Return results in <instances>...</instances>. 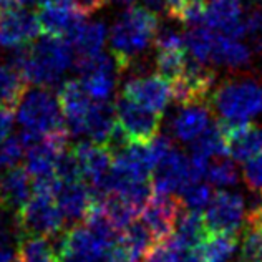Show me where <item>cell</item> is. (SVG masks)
<instances>
[{
  "label": "cell",
  "instance_id": "obj_32",
  "mask_svg": "<svg viewBox=\"0 0 262 262\" xmlns=\"http://www.w3.org/2000/svg\"><path fill=\"white\" fill-rule=\"evenodd\" d=\"M189 251L191 249H186L171 236L166 239L156 241L143 256L141 262H181Z\"/></svg>",
  "mask_w": 262,
  "mask_h": 262
},
{
  "label": "cell",
  "instance_id": "obj_46",
  "mask_svg": "<svg viewBox=\"0 0 262 262\" xmlns=\"http://www.w3.org/2000/svg\"><path fill=\"white\" fill-rule=\"evenodd\" d=\"M13 4L15 5H20V7H27V9H29V7H32V5H37V4H40L42 2V0H12Z\"/></svg>",
  "mask_w": 262,
  "mask_h": 262
},
{
  "label": "cell",
  "instance_id": "obj_29",
  "mask_svg": "<svg viewBox=\"0 0 262 262\" xmlns=\"http://www.w3.org/2000/svg\"><path fill=\"white\" fill-rule=\"evenodd\" d=\"M216 32L211 30L209 27H196L191 29L188 33H184V43L186 53L191 58H194L201 63H211V53L212 45H214Z\"/></svg>",
  "mask_w": 262,
  "mask_h": 262
},
{
  "label": "cell",
  "instance_id": "obj_37",
  "mask_svg": "<svg viewBox=\"0 0 262 262\" xmlns=\"http://www.w3.org/2000/svg\"><path fill=\"white\" fill-rule=\"evenodd\" d=\"M246 38L251 42V47L256 52H262V9L252 7L244 17Z\"/></svg>",
  "mask_w": 262,
  "mask_h": 262
},
{
  "label": "cell",
  "instance_id": "obj_7",
  "mask_svg": "<svg viewBox=\"0 0 262 262\" xmlns=\"http://www.w3.org/2000/svg\"><path fill=\"white\" fill-rule=\"evenodd\" d=\"M214 70L188 55L183 73L174 81H171L173 100L181 106L204 103L214 86Z\"/></svg>",
  "mask_w": 262,
  "mask_h": 262
},
{
  "label": "cell",
  "instance_id": "obj_21",
  "mask_svg": "<svg viewBox=\"0 0 262 262\" xmlns=\"http://www.w3.org/2000/svg\"><path fill=\"white\" fill-rule=\"evenodd\" d=\"M116 128V112L110 101H93L86 118L85 135L96 144L105 146Z\"/></svg>",
  "mask_w": 262,
  "mask_h": 262
},
{
  "label": "cell",
  "instance_id": "obj_38",
  "mask_svg": "<svg viewBox=\"0 0 262 262\" xmlns=\"http://www.w3.org/2000/svg\"><path fill=\"white\" fill-rule=\"evenodd\" d=\"M243 178L251 191L262 192V153L244 163Z\"/></svg>",
  "mask_w": 262,
  "mask_h": 262
},
{
  "label": "cell",
  "instance_id": "obj_6",
  "mask_svg": "<svg viewBox=\"0 0 262 262\" xmlns=\"http://www.w3.org/2000/svg\"><path fill=\"white\" fill-rule=\"evenodd\" d=\"M75 65L88 95L96 101H110L118 83V73L121 72L115 57L100 52L77 58Z\"/></svg>",
  "mask_w": 262,
  "mask_h": 262
},
{
  "label": "cell",
  "instance_id": "obj_11",
  "mask_svg": "<svg viewBox=\"0 0 262 262\" xmlns=\"http://www.w3.org/2000/svg\"><path fill=\"white\" fill-rule=\"evenodd\" d=\"M40 24L37 15L15 4L0 9V47L15 48L29 45L38 38Z\"/></svg>",
  "mask_w": 262,
  "mask_h": 262
},
{
  "label": "cell",
  "instance_id": "obj_16",
  "mask_svg": "<svg viewBox=\"0 0 262 262\" xmlns=\"http://www.w3.org/2000/svg\"><path fill=\"white\" fill-rule=\"evenodd\" d=\"M37 18L40 29H42L45 35L68 38L75 32V29L85 20V15L78 9L40 4Z\"/></svg>",
  "mask_w": 262,
  "mask_h": 262
},
{
  "label": "cell",
  "instance_id": "obj_44",
  "mask_svg": "<svg viewBox=\"0 0 262 262\" xmlns=\"http://www.w3.org/2000/svg\"><path fill=\"white\" fill-rule=\"evenodd\" d=\"M141 2H143V7H144V9H148L149 12L156 13L158 17H160L163 12H166V9H164V2H163V0H141Z\"/></svg>",
  "mask_w": 262,
  "mask_h": 262
},
{
  "label": "cell",
  "instance_id": "obj_34",
  "mask_svg": "<svg viewBox=\"0 0 262 262\" xmlns=\"http://www.w3.org/2000/svg\"><path fill=\"white\" fill-rule=\"evenodd\" d=\"M206 178L208 183L217 188H227V186H234L239 181V171L234 161L227 160V158H217V161L208 166L206 171Z\"/></svg>",
  "mask_w": 262,
  "mask_h": 262
},
{
  "label": "cell",
  "instance_id": "obj_9",
  "mask_svg": "<svg viewBox=\"0 0 262 262\" xmlns=\"http://www.w3.org/2000/svg\"><path fill=\"white\" fill-rule=\"evenodd\" d=\"M108 251L110 247L85 224H75L61 234L55 252L58 262H101Z\"/></svg>",
  "mask_w": 262,
  "mask_h": 262
},
{
  "label": "cell",
  "instance_id": "obj_24",
  "mask_svg": "<svg viewBox=\"0 0 262 262\" xmlns=\"http://www.w3.org/2000/svg\"><path fill=\"white\" fill-rule=\"evenodd\" d=\"M208 226H206L204 216L198 211H186L179 216L173 237L186 249L194 251L208 236Z\"/></svg>",
  "mask_w": 262,
  "mask_h": 262
},
{
  "label": "cell",
  "instance_id": "obj_42",
  "mask_svg": "<svg viewBox=\"0 0 262 262\" xmlns=\"http://www.w3.org/2000/svg\"><path fill=\"white\" fill-rule=\"evenodd\" d=\"M18 256L17 247L13 246L10 237L0 241V262H15Z\"/></svg>",
  "mask_w": 262,
  "mask_h": 262
},
{
  "label": "cell",
  "instance_id": "obj_13",
  "mask_svg": "<svg viewBox=\"0 0 262 262\" xmlns=\"http://www.w3.org/2000/svg\"><path fill=\"white\" fill-rule=\"evenodd\" d=\"M123 96L161 115L173 100L171 83L161 75H138L129 78L123 86Z\"/></svg>",
  "mask_w": 262,
  "mask_h": 262
},
{
  "label": "cell",
  "instance_id": "obj_25",
  "mask_svg": "<svg viewBox=\"0 0 262 262\" xmlns=\"http://www.w3.org/2000/svg\"><path fill=\"white\" fill-rule=\"evenodd\" d=\"M229 155V144L219 125H209L203 135L192 141L191 156L203 161H211L212 158H224Z\"/></svg>",
  "mask_w": 262,
  "mask_h": 262
},
{
  "label": "cell",
  "instance_id": "obj_20",
  "mask_svg": "<svg viewBox=\"0 0 262 262\" xmlns=\"http://www.w3.org/2000/svg\"><path fill=\"white\" fill-rule=\"evenodd\" d=\"M106 37L108 32L103 22H86V20H83L67 40L70 42L73 52L77 53V58H80L100 53L105 47Z\"/></svg>",
  "mask_w": 262,
  "mask_h": 262
},
{
  "label": "cell",
  "instance_id": "obj_26",
  "mask_svg": "<svg viewBox=\"0 0 262 262\" xmlns=\"http://www.w3.org/2000/svg\"><path fill=\"white\" fill-rule=\"evenodd\" d=\"M239 262H262V219L257 208L246 216Z\"/></svg>",
  "mask_w": 262,
  "mask_h": 262
},
{
  "label": "cell",
  "instance_id": "obj_27",
  "mask_svg": "<svg viewBox=\"0 0 262 262\" xmlns=\"http://www.w3.org/2000/svg\"><path fill=\"white\" fill-rule=\"evenodd\" d=\"M227 144H229V155L232 160L246 163L247 160L262 153V128L254 126L251 123L236 136H232Z\"/></svg>",
  "mask_w": 262,
  "mask_h": 262
},
{
  "label": "cell",
  "instance_id": "obj_23",
  "mask_svg": "<svg viewBox=\"0 0 262 262\" xmlns=\"http://www.w3.org/2000/svg\"><path fill=\"white\" fill-rule=\"evenodd\" d=\"M237 249L236 234L208 232V236L198 246L199 262H231Z\"/></svg>",
  "mask_w": 262,
  "mask_h": 262
},
{
  "label": "cell",
  "instance_id": "obj_47",
  "mask_svg": "<svg viewBox=\"0 0 262 262\" xmlns=\"http://www.w3.org/2000/svg\"><path fill=\"white\" fill-rule=\"evenodd\" d=\"M0 208H2V206H0ZM5 237H9V232H7V229H5V223H4L2 209H0V241L5 239Z\"/></svg>",
  "mask_w": 262,
  "mask_h": 262
},
{
  "label": "cell",
  "instance_id": "obj_2",
  "mask_svg": "<svg viewBox=\"0 0 262 262\" xmlns=\"http://www.w3.org/2000/svg\"><path fill=\"white\" fill-rule=\"evenodd\" d=\"M158 29V15L143 5L129 7L115 20L110 30V45L121 72L129 68L151 43H155Z\"/></svg>",
  "mask_w": 262,
  "mask_h": 262
},
{
  "label": "cell",
  "instance_id": "obj_28",
  "mask_svg": "<svg viewBox=\"0 0 262 262\" xmlns=\"http://www.w3.org/2000/svg\"><path fill=\"white\" fill-rule=\"evenodd\" d=\"M27 92V80L10 63L0 65V106L17 108Z\"/></svg>",
  "mask_w": 262,
  "mask_h": 262
},
{
  "label": "cell",
  "instance_id": "obj_49",
  "mask_svg": "<svg viewBox=\"0 0 262 262\" xmlns=\"http://www.w3.org/2000/svg\"><path fill=\"white\" fill-rule=\"evenodd\" d=\"M116 4L121 5V7H126V9H129V7H135V4L138 2V0H115Z\"/></svg>",
  "mask_w": 262,
  "mask_h": 262
},
{
  "label": "cell",
  "instance_id": "obj_18",
  "mask_svg": "<svg viewBox=\"0 0 262 262\" xmlns=\"http://www.w3.org/2000/svg\"><path fill=\"white\" fill-rule=\"evenodd\" d=\"M33 194V181L25 168L15 166L7 171L0 181V206L4 209L18 212L30 201Z\"/></svg>",
  "mask_w": 262,
  "mask_h": 262
},
{
  "label": "cell",
  "instance_id": "obj_30",
  "mask_svg": "<svg viewBox=\"0 0 262 262\" xmlns=\"http://www.w3.org/2000/svg\"><path fill=\"white\" fill-rule=\"evenodd\" d=\"M101 206H103V209H105L108 219L112 221L113 226L120 232H123L128 226L133 224L136 216L140 214V211H138L128 199H125L120 194H113V192L103 199Z\"/></svg>",
  "mask_w": 262,
  "mask_h": 262
},
{
  "label": "cell",
  "instance_id": "obj_50",
  "mask_svg": "<svg viewBox=\"0 0 262 262\" xmlns=\"http://www.w3.org/2000/svg\"><path fill=\"white\" fill-rule=\"evenodd\" d=\"M257 208V211H259V216H260V219H262V198H260V203H259V206H256Z\"/></svg>",
  "mask_w": 262,
  "mask_h": 262
},
{
  "label": "cell",
  "instance_id": "obj_22",
  "mask_svg": "<svg viewBox=\"0 0 262 262\" xmlns=\"http://www.w3.org/2000/svg\"><path fill=\"white\" fill-rule=\"evenodd\" d=\"M251 61L249 47L241 43L239 38H231L227 35L216 32L214 45H212L211 63L227 67V68H241Z\"/></svg>",
  "mask_w": 262,
  "mask_h": 262
},
{
  "label": "cell",
  "instance_id": "obj_17",
  "mask_svg": "<svg viewBox=\"0 0 262 262\" xmlns=\"http://www.w3.org/2000/svg\"><path fill=\"white\" fill-rule=\"evenodd\" d=\"M55 199L68 223H78V221L85 219L90 206L93 203L92 191L85 181H60L55 189Z\"/></svg>",
  "mask_w": 262,
  "mask_h": 262
},
{
  "label": "cell",
  "instance_id": "obj_10",
  "mask_svg": "<svg viewBox=\"0 0 262 262\" xmlns=\"http://www.w3.org/2000/svg\"><path fill=\"white\" fill-rule=\"evenodd\" d=\"M116 121L133 143H148L158 136L161 126V113L148 110L138 103L120 96L115 105Z\"/></svg>",
  "mask_w": 262,
  "mask_h": 262
},
{
  "label": "cell",
  "instance_id": "obj_1",
  "mask_svg": "<svg viewBox=\"0 0 262 262\" xmlns=\"http://www.w3.org/2000/svg\"><path fill=\"white\" fill-rule=\"evenodd\" d=\"M73 48L67 38L45 35L38 42L15 47L9 63L35 86L50 88L73 65Z\"/></svg>",
  "mask_w": 262,
  "mask_h": 262
},
{
  "label": "cell",
  "instance_id": "obj_31",
  "mask_svg": "<svg viewBox=\"0 0 262 262\" xmlns=\"http://www.w3.org/2000/svg\"><path fill=\"white\" fill-rule=\"evenodd\" d=\"M118 243L121 246H125L126 249L136 256L138 259H143L144 254L148 252V249L156 243V239L153 237V234L149 232V229L143 223H135L128 226L125 231L121 232Z\"/></svg>",
  "mask_w": 262,
  "mask_h": 262
},
{
  "label": "cell",
  "instance_id": "obj_19",
  "mask_svg": "<svg viewBox=\"0 0 262 262\" xmlns=\"http://www.w3.org/2000/svg\"><path fill=\"white\" fill-rule=\"evenodd\" d=\"M209 126V110L203 103L183 106L171 121V131L179 141H194Z\"/></svg>",
  "mask_w": 262,
  "mask_h": 262
},
{
  "label": "cell",
  "instance_id": "obj_5",
  "mask_svg": "<svg viewBox=\"0 0 262 262\" xmlns=\"http://www.w3.org/2000/svg\"><path fill=\"white\" fill-rule=\"evenodd\" d=\"M65 216L53 192L33 191L30 201L15 212L17 239L25 236L53 237L63 231Z\"/></svg>",
  "mask_w": 262,
  "mask_h": 262
},
{
  "label": "cell",
  "instance_id": "obj_33",
  "mask_svg": "<svg viewBox=\"0 0 262 262\" xmlns=\"http://www.w3.org/2000/svg\"><path fill=\"white\" fill-rule=\"evenodd\" d=\"M186 58H188L186 50H158L155 61L158 75L166 78L169 83L174 81L184 70Z\"/></svg>",
  "mask_w": 262,
  "mask_h": 262
},
{
  "label": "cell",
  "instance_id": "obj_40",
  "mask_svg": "<svg viewBox=\"0 0 262 262\" xmlns=\"http://www.w3.org/2000/svg\"><path fill=\"white\" fill-rule=\"evenodd\" d=\"M13 125H15V115H13V108L0 106V141L12 135Z\"/></svg>",
  "mask_w": 262,
  "mask_h": 262
},
{
  "label": "cell",
  "instance_id": "obj_39",
  "mask_svg": "<svg viewBox=\"0 0 262 262\" xmlns=\"http://www.w3.org/2000/svg\"><path fill=\"white\" fill-rule=\"evenodd\" d=\"M155 45L156 50H186L184 35L176 29H158Z\"/></svg>",
  "mask_w": 262,
  "mask_h": 262
},
{
  "label": "cell",
  "instance_id": "obj_3",
  "mask_svg": "<svg viewBox=\"0 0 262 262\" xmlns=\"http://www.w3.org/2000/svg\"><path fill=\"white\" fill-rule=\"evenodd\" d=\"M17 108V120L22 126L20 136L27 148L45 136L67 129L58 96L55 98L47 88H27Z\"/></svg>",
  "mask_w": 262,
  "mask_h": 262
},
{
  "label": "cell",
  "instance_id": "obj_8",
  "mask_svg": "<svg viewBox=\"0 0 262 262\" xmlns=\"http://www.w3.org/2000/svg\"><path fill=\"white\" fill-rule=\"evenodd\" d=\"M203 216L209 232L237 234L247 216L244 196L234 191H217L212 194Z\"/></svg>",
  "mask_w": 262,
  "mask_h": 262
},
{
  "label": "cell",
  "instance_id": "obj_52",
  "mask_svg": "<svg viewBox=\"0 0 262 262\" xmlns=\"http://www.w3.org/2000/svg\"><path fill=\"white\" fill-rule=\"evenodd\" d=\"M0 181H2V178H0Z\"/></svg>",
  "mask_w": 262,
  "mask_h": 262
},
{
  "label": "cell",
  "instance_id": "obj_36",
  "mask_svg": "<svg viewBox=\"0 0 262 262\" xmlns=\"http://www.w3.org/2000/svg\"><path fill=\"white\" fill-rule=\"evenodd\" d=\"M27 155V146L22 136H9L0 141V168L12 169Z\"/></svg>",
  "mask_w": 262,
  "mask_h": 262
},
{
  "label": "cell",
  "instance_id": "obj_12",
  "mask_svg": "<svg viewBox=\"0 0 262 262\" xmlns=\"http://www.w3.org/2000/svg\"><path fill=\"white\" fill-rule=\"evenodd\" d=\"M58 101L63 113L65 126L70 136H81L86 129V118L93 106V98L88 95L80 80H67L58 88Z\"/></svg>",
  "mask_w": 262,
  "mask_h": 262
},
{
  "label": "cell",
  "instance_id": "obj_45",
  "mask_svg": "<svg viewBox=\"0 0 262 262\" xmlns=\"http://www.w3.org/2000/svg\"><path fill=\"white\" fill-rule=\"evenodd\" d=\"M40 4H50V5H58V7H70V9H77L75 0H42ZM38 4V5H40Z\"/></svg>",
  "mask_w": 262,
  "mask_h": 262
},
{
  "label": "cell",
  "instance_id": "obj_14",
  "mask_svg": "<svg viewBox=\"0 0 262 262\" xmlns=\"http://www.w3.org/2000/svg\"><path fill=\"white\" fill-rule=\"evenodd\" d=\"M183 209V204L179 198L174 194H158L153 192L149 201L141 211L143 224L148 227L156 241L166 239L173 236L176 229L179 212Z\"/></svg>",
  "mask_w": 262,
  "mask_h": 262
},
{
  "label": "cell",
  "instance_id": "obj_35",
  "mask_svg": "<svg viewBox=\"0 0 262 262\" xmlns=\"http://www.w3.org/2000/svg\"><path fill=\"white\" fill-rule=\"evenodd\" d=\"M211 198H212L211 184L203 183V181L186 186V188L179 192V201H181L183 208H186L188 211L201 212L203 209L208 208Z\"/></svg>",
  "mask_w": 262,
  "mask_h": 262
},
{
  "label": "cell",
  "instance_id": "obj_4",
  "mask_svg": "<svg viewBox=\"0 0 262 262\" xmlns=\"http://www.w3.org/2000/svg\"><path fill=\"white\" fill-rule=\"evenodd\" d=\"M221 120L251 121L262 115V85L254 80H231L211 95Z\"/></svg>",
  "mask_w": 262,
  "mask_h": 262
},
{
  "label": "cell",
  "instance_id": "obj_48",
  "mask_svg": "<svg viewBox=\"0 0 262 262\" xmlns=\"http://www.w3.org/2000/svg\"><path fill=\"white\" fill-rule=\"evenodd\" d=\"M15 262H58V259H57V256H55V257H48V259H35V260H25V259L17 257Z\"/></svg>",
  "mask_w": 262,
  "mask_h": 262
},
{
  "label": "cell",
  "instance_id": "obj_43",
  "mask_svg": "<svg viewBox=\"0 0 262 262\" xmlns=\"http://www.w3.org/2000/svg\"><path fill=\"white\" fill-rule=\"evenodd\" d=\"M75 4H77V9L83 15H92V13L100 10L106 4V0H75Z\"/></svg>",
  "mask_w": 262,
  "mask_h": 262
},
{
  "label": "cell",
  "instance_id": "obj_15",
  "mask_svg": "<svg viewBox=\"0 0 262 262\" xmlns=\"http://www.w3.org/2000/svg\"><path fill=\"white\" fill-rule=\"evenodd\" d=\"M244 0H209L206 4V27L231 38H244Z\"/></svg>",
  "mask_w": 262,
  "mask_h": 262
},
{
  "label": "cell",
  "instance_id": "obj_51",
  "mask_svg": "<svg viewBox=\"0 0 262 262\" xmlns=\"http://www.w3.org/2000/svg\"><path fill=\"white\" fill-rule=\"evenodd\" d=\"M101 262H106V260H105V259H103V260H101Z\"/></svg>",
  "mask_w": 262,
  "mask_h": 262
},
{
  "label": "cell",
  "instance_id": "obj_41",
  "mask_svg": "<svg viewBox=\"0 0 262 262\" xmlns=\"http://www.w3.org/2000/svg\"><path fill=\"white\" fill-rule=\"evenodd\" d=\"M164 2V9H166V13L169 17L181 20L188 5L191 4V0H163Z\"/></svg>",
  "mask_w": 262,
  "mask_h": 262
}]
</instances>
